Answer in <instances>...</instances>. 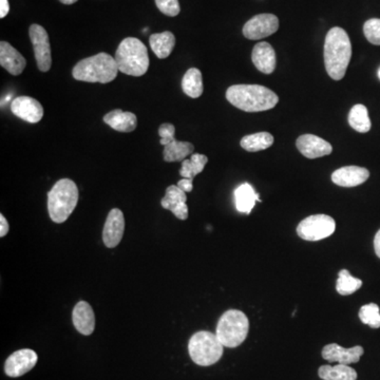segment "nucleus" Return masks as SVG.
<instances>
[{"mask_svg": "<svg viewBox=\"0 0 380 380\" xmlns=\"http://www.w3.org/2000/svg\"><path fill=\"white\" fill-rule=\"evenodd\" d=\"M352 57V45L349 35L339 27L328 32L325 43V65L327 72L335 81L345 77Z\"/></svg>", "mask_w": 380, "mask_h": 380, "instance_id": "f257e3e1", "label": "nucleus"}, {"mask_svg": "<svg viewBox=\"0 0 380 380\" xmlns=\"http://www.w3.org/2000/svg\"><path fill=\"white\" fill-rule=\"evenodd\" d=\"M226 99L245 112H261L273 109L279 97L269 88L260 85H235L228 88Z\"/></svg>", "mask_w": 380, "mask_h": 380, "instance_id": "f03ea898", "label": "nucleus"}, {"mask_svg": "<svg viewBox=\"0 0 380 380\" xmlns=\"http://www.w3.org/2000/svg\"><path fill=\"white\" fill-rule=\"evenodd\" d=\"M118 72L116 58L103 52L77 62L72 75L77 81L108 84L116 79Z\"/></svg>", "mask_w": 380, "mask_h": 380, "instance_id": "7ed1b4c3", "label": "nucleus"}, {"mask_svg": "<svg viewBox=\"0 0 380 380\" xmlns=\"http://www.w3.org/2000/svg\"><path fill=\"white\" fill-rule=\"evenodd\" d=\"M79 198V189L72 180L62 179L56 182L48 194V209L52 221L66 222L77 207Z\"/></svg>", "mask_w": 380, "mask_h": 380, "instance_id": "20e7f679", "label": "nucleus"}, {"mask_svg": "<svg viewBox=\"0 0 380 380\" xmlns=\"http://www.w3.org/2000/svg\"><path fill=\"white\" fill-rule=\"evenodd\" d=\"M114 58L118 71L124 74L142 77L148 71V50L138 38H127L123 40Z\"/></svg>", "mask_w": 380, "mask_h": 380, "instance_id": "39448f33", "label": "nucleus"}, {"mask_svg": "<svg viewBox=\"0 0 380 380\" xmlns=\"http://www.w3.org/2000/svg\"><path fill=\"white\" fill-rule=\"evenodd\" d=\"M223 351L224 345L213 332L201 331L190 338L189 355L198 366L208 367L217 364L221 359Z\"/></svg>", "mask_w": 380, "mask_h": 380, "instance_id": "423d86ee", "label": "nucleus"}, {"mask_svg": "<svg viewBox=\"0 0 380 380\" xmlns=\"http://www.w3.org/2000/svg\"><path fill=\"white\" fill-rule=\"evenodd\" d=\"M250 331V321L241 311L224 313L218 323L216 335L225 347H237L244 342Z\"/></svg>", "mask_w": 380, "mask_h": 380, "instance_id": "0eeeda50", "label": "nucleus"}, {"mask_svg": "<svg viewBox=\"0 0 380 380\" xmlns=\"http://www.w3.org/2000/svg\"><path fill=\"white\" fill-rule=\"evenodd\" d=\"M176 128L174 125H161L159 128V135L161 137V142L164 146V160L168 163L172 162H183L189 155L194 152V147L191 142H180L174 137Z\"/></svg>", "mask_w": 380, "mask_h": 380, "instance_id": "6e6552de", "label": "nucleus"}, {"mask_svg": "<svg viewBox=\"0 0 380 380\" xmlns=\"http://www.w3.org/2000/svg\"><path fill=\"white\" fill-rule=\"evenodd\" d=\"M336 230V222L328 215H314L306 218L297 226V235L306 241H320L331 236Z\"/></svg>", "mask_w": 380, "mask_h": 380, "instance_id": "1a4fd4ad", "label": "nucleus"}, {"mask_svg": "<svg viewBox=\"0 0 380 380\" xmlns=\"http://www.w3.org/2000/svg\"><path fill=\"white\" fill-rule=\"evenodd\" d=\"M30 40L33 45L35 54L36 64L43 72H48L52 66L51 46H50L49 35L42 26L32 25L29 29Z\"/></svg>", "mask_w": 380, "mask_h": 380, "instance_id": "9d476101", "label": "nucleus"}, {"mask_svg": "<svg viewBox=\"0 0 380 380\" xmlns=\"http://www.w3.org/2000/svg\"><path fill=\"white\" fill-rule=\"evenodd\" d=\"M279 29V19L274 14H259L252 17L243 27L247 40H259L273 35Z\"/></svg>", "mask_w": 380, "mask_h": 380, "instance_id": "9b49d317", "label": "nucleus"}, {"mask_svg": "<svg viewBox=\"0 0 380 380\" xmlns=\"http://www.w3.org/2000/svg\"><path fill=\"white\" fill-rule=\"evenodd\" d=\"M38 356L33 350L23 349L9 356L4 364V372L8 376L16 379L32 370L38 364Z\"/></svg>", "mask_w": 380, "mask_h": 380, "instance_id": "f8f14e48", "label": "nucleus"}, {"mask_svg": "<svg viewBox=\"0 0 380 380\" xmlns=\"http://www.w3.org/2000/svg\"><path fill=\"white\" fill-rule=\"evenodd\" d=\"M11 111L17 118L31 124L40 122L44 116L42 104L30 96H19L13 99Z\"/></svg>", "mask_w": 380, "mask_h": 380, "instance_id": "ddd939ff", "label": "nucleus"}, {"mask_svg": "<svg viewBox=\"0 0 380 380\" xmlns=\"http://www.w3.org/2000/svg\"><path fill=\"white\" fill-rule=\"evenodd\" d=\"M125 232L124 213L118 208L112 209L106 220L103 241L109 248H114L122 241Z\"/></svg>", "mask_w": 380, "mask_h": 380, "instance_id": "4468645a", "label": "nucleus"}, {"mask_svg": "<svg viewBox=\"0 0 380 380\" xmlns=\"http://www.w3.org/2000/svg\"><path fill=\"white\" fill-rule=\"evenodd\" d=\"M298 150L308 159H318L331 155L332 145L314 135H303L296 142Z\"/></svg>", "mask_w": 380, "mask_h": 380, "instance_id": "2eb2a0df", "label": "nucleus"}, {"mask_svg": "<svg viewBox=\"0 0 380 380\" xmlns=\"http://www.w3.org/2000/svg\"><path fill=\"white\" fill-rule=\"evenodd\" d=\"M364 347L360 345H356L351 349H345L337 343H331L323 347V357L330 362H338L349 366L359 362L360 357L364 355Z\"/></svg>", "mask_w": 380, "mask_h": 380, "instance_id": "dca6fc26", "label": "nucleus"}, {"mask_svg": "<svg viewBox=\"0 0 380 380\" xmlns=\"http://www.w3.org/2000/svg\"><path fill=\"white\" fill-rule=\"evenodd\" d=\"M187 196L184 190L178 185H172L166 189V194L162 199V207L172 211L178 219L186 220L189 218V207L186 204Z\"/></svg>", "mask_w": 380, "mask_h": 380, "instance_id": "f3484780", "label": "nucleus"}, {"mask_svg": "<svg viewBox=\"0 0 380 380\" xmlns=\"http://www.w3.org/2000/svg\"><path fill=\"white\" fill-rule=\"evenodd\" d=\"M370 177L367 168L358 166H345L332 172V181L340 187H356L364 184Z\"/></svg>", "mask_w": 380, "mask_h": 380, "instance_id": "a211bd4d", "label": "nucleus"}, {"mask_svg": "<svg viewBox=\"0 0 380 380\" xmlns=\"http://www.w3.org/2000/svg\"><path fill=\"white\" fill-rule=\"evenodd\" d=\"M0 65L10 74L21 75L27 66L26 58L9 43H0Z\"/></svg>", "mask_w": 380, "mask_h": 380, "instance_id": "6ab92c4d", "label": "nucleus"}, {"mask_svg": "<svg viewBox=\"0 0 380 380\" xmlns=\"http://www.w3.org/2000/svg\"><path fill=\"white\" fill-rule=\"evenodd\" d=\"M252 60L255 67L264 74H272L275 71L277 64L275 50L269 43L265 42L258 43L254 47Z\"/></svg>", "mask_w": 380, "mask_h": 380, "instance_id": "aec40b11", "label": "nucleus"}, {"mask_svg": "<svg viewBox=\"0 0 380 380\" xmlns=\"http://www.w3.org/2000/svg\"><path fill=\"white\" fill-rule=\"evenodd\" d=\"M73 325L75 329L85 336L94 332L95 316L91 306L88 302L79 301L72 313Z\"/></svg>", "mask_w": 380, "mask_h": 380, "instance_id": "412c9836", "label": "nucleus"}, {"mask_svg": "<svg viewBox=\"0 0 380 380\" xmlns=\"http://www.w3.org/2000/svg\"><path fill=\"white\" fill-rule=\"evenodd\" d=\"M104 122L120 133H133L138 126V118L135 113L122 111L120 109L113 110L106 114L104 116Z\"/></svg>", "mask_w": 380, "mask_h": 380, "instance_id": "4be33fe9", "label": "nucleus"}, {"mask_svg": "<svg viewBox=\"0 0 380 380\" xmlns=\"http://www.w3.org/2000/svg\"><path fill=\"white\" fill-rule=\"evenodd\" d=\"M235 201H236V207L238 211L242 213L250 215V211L256 205L257 201L261 202L258 194L255 191L254 187L248 183L240 185L235 190Z\"/></svg>", "mask_w": 380, "mask_h": 380, "instance_id": "5701e85b", "label": "nucleus"}, {"mask_svg": "<svg viewBox=\"0 0 380 380\" xmlns=\"http://www.w3.org/2000/svg\"><path fill=\"white\" fill-rule=\"evenodd\" d=\"M149 44H150L153 53L157 57L164 60V58H167L172 54V50L176 46V38L169 31L152 34L149 38Z\"/></svg>", "mask_w": 380, "mask_h": 380, "instance_id": "b1692460", "label": "nucleus"}, {"mask_svg": "<svg viewBox=\"0 0 380 380\" xmlns=\"http://www.w3.org/2000/svg\"><path fill=\"white\" fill-rule=\"evenodd\" d=\"M319 377L323 380H356L357 372L347 364L323 366L318 371Z\"/></svg>", "mask_w": 380, "mask_h": 380, "instance_id": "393cba45", "label": "nucleus"}, {"mask_svg": "<svg viewBox=\"0 0 380 380\" xmlns=\"http://www.w3.org/2000/svg\"><path fill=\"white\" fill-rule=\"evenodd\" d=\"M349 124L357 133H367L371 130L372 125L366 106L358 104L352 108L349 113Z\"/></svg>", "mask_w": 380, "mask_h": 380, "instance_id": "a878e982", "label": "nucleus"}, {"mask_svg": "<svg viewBox=\"0 0 380 380\" xmlns=\"http://www.w3.org/2000/svg\"><path fill=\"white\" fill-rule=\"evenodd\" d=\"M274 144V137L269 133H258L246 135L240 142L242 148L248 152L265 150Z\"/></svg>", "mask_w": 380, "mask_h": 380, "instance_id": "bb28decb", "label": "nucleus"}, {"mask_svg": "<svg viewBox=\"0 0 380 380\" xmlns=\"http://www.w3.org/2000/svg\"><path fill=\"white\" fill-rule=\"evenodd\" d=\"M182 89L191 99H198L203 94L202 73L199 69L190 68L182 79Z\"/></svg>", "mask_w": 380, "mask_h": 380, "instance_id": "cd10ccee", "label": "nucleus"}, {"mask_svg": "<svg viewBox=\"0 0 380 380\" xmlns=\"http://www.w3.org/2000/svg\"><path fill=\"white\" fill-rule=\"evenodd\" d=\"M208 162V157L200 153H194L189 160H184L182 162V167L180 169V174L184 179L194 180L196 174H201L204 170L205 165Z\"/></svg>", "mask_w": 380, "mask_h": 380, "instance_id": "c85d7f7f", "label": "nucleus"}, {"mask_svg": "<svg viewBox=\"0 0 380 380\" xmlns=\"http://www.w3.org/2000/svg\"><path fill=\"white\" fill-rule=\"evenodd\" d=\"M362 286V281L353 277L347 269H341L337 279L336 289L342 296L352 295Z\"/></svg>", "mask_w": 380, "mask_h": 380, "instance_id": "c756f323", "label": "nucleus"}, {"mask_svg": "<svg viewBox=\"0 0 380 380\" xmlns=\"http://www.w3.org/2000/svg\"><path fill=\"white\" fill-rule=\"evenodd\" d=\"M359 318L364 325H369L372 329L380 328V310L379 306L375 303H369L362 306L359 311Z\"/></svg>", "mask_w": 380, "mask_h": 380, "instance_id": "7c9ffc66", "label": "nucleus"}, {"mask_svg": "<svg viewBox=\"0 0 380 380\" xmlns=\"http://www.w3.org/2000/svg\"><path fill=\"white\" fill-rule=\"evenodd\" d=\"M364 33L371 44L380 46V19L372 18L366 21L364 26Z\"/></svg>", "mask_w": 380, "mask_h": 380, "instance_id": "2f4dec72", "label": "nucleus"}, {"mask_svg": "<svg viewBox=\"0 0 380 380\" xmlns=\"http://www.w3.org/2000/svg\"><path fill=\"white\" fill-rule=\"evenodd\" d=\"M157 9L167 16L174 17L180 13L179 0H155Z\"/></svg>", "mask_w": 380, "mask_h": 380, "instance_id": "473e14b6", "label": "nucleus"}, {"mask_svg": "<svg viewBox=\"0 0 380 380\" xmlns=\"http://www.w3.org/2000/svg\"><path fill=\"white\" fill-rule=\"evenodd\" d=\"M192 181L194 180H190V179H182V180L179 181L178 186L184 190L185 192H191L192 189H194Z\"/></svg>", "mask_w": 380, "mask_h": 380, "instance_id": "72a5a7b5", "label": "nucleus"}, {"mask_svg": "<svg viewBox=\"0 0 380 380\" xmlns=\"http://www.w3.org/2000/svg\"><path fill=\"white\" fill-rule=\"evenodd\" d=\"M10 226L4 215H0V237H4L9 233Z\"/></svg>", "mask_w": 380, "mask_h": 380, "instance_id": "f704fd0d", "label": "nucleus"}, {"mask_svg": "<svg viewBox=\"0 0 380 380\" xmlns=\"http://www.w3.org/2000/svg\"><path fill=\"white\" fill-rule=\"evenodd\" d=\"M10 11V4L8 0H0V17L4 18L9 14Z\"/></svg>", "mask_w": 380, "mask_h": 380, "instance_id": "c9c22d12", "label": "nucleus"}, {"mask_svg": "<svg viewBox=\"0 0 380 380\" xmlns=\"http://www.w3.org/2000/svg\"><path fill=\"white\" fill-rule=\"evenodd\" d=\"M374 248L377 257L380 258V230L377 232L376 236L374 238Z\"/></svg>", "mask_w": 380, "mask_h": 380, "instance_id": "e433bc0d", "label": "nucleus"}, {"mask_svg": "<svg viewBox=\"0 0 380 380\" xmlns=\"http://www.w3.org/2000/svg\"><path fill=\"white\" fill-rule=\"evenodd\" d=\"M60 1L64 4H75V2L77 1V0H60Z\"/></svg>", "mask_w": 380, "mask_h": 380, "instance_id": "4c0bfd02", "label": "nucleus"}, {"mask_svg": "<svg viewBox=\"0 0 380 380\" xmlns=\"http://www.w3.org/2000/svg\"><path fill=\"white\" fill-rule=\"evenodd\" d=\"M377 75H379V79H380V68L379 69V72H377Z\"/></svg>", "mask_w": 380, "mask_h": 380, "instance_id": "58836bf2", "label": "nucleus"}]
</instances>
